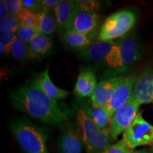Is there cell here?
Segmentation results:
<instances>
[{
	"mask_svg": "<svg viewBox=\"0 0 153 153\" xmlns=\"http://www.w3.org/2000/svg\"><path fill=\"white\" fill-rule=\"evenodd\" d=\"M10 99L15 109L47 125H60L68 120L69 112L48 97L36 80L15 89L10 94Z\"/></svg>",
	"mask_w": 153,
	"mask_h": 153,
	"instance_id": "obj_1",
	"label": "cell"
},
{
	"mask_svg": "<svg viewBox=\"0 0 153 153\" xmlns=\"http://www.w3.org/2000/svg\"><path fill=\"white\" fill-rule=\"evenodd\" d=\"M9 128L24 153H49L46 133L27 118L11 120Z\"/></svg>",
	"mask_w": 153,
	"mask_h": 153,
	"instance_id": "obj_2",
	"label": "cell"
},
{
	"mask_svg": "<svg viewBox=\"0 0 153 153\" xmlns=\"http://www.w3.org/2000/svg\"><path fill=\"white\" fill-rule=\"evenodd\" d=\"M82 60L94 65L108 69V78L118 76L120 68L119 45L118 41H97L80 55Z\"/></svg>",
	"mask_w": 153,
	"mask_h": 153,
	"instance_id": "obj_3",
	"label": "cell"
},
{
	"mask_svg": "<svg viewBox=\"0 0 153 153\" xmlns=\"http://www.w3.org/2000/svg\"><path fill=\"white\" fill-rule=\"evenodd\" d=\"M76 122L87 153H101L111 145L109 135L99 128L89 116L87 109L79 108L77 111Z\"/></svg>",
	"mask_w": 153,
	"mask_h": 153,
	"instance_id": "obj_4",
	"label": "cell"
},
{
	"mask_svg": "<svg viewBox=\"0 0 153 153\" xmlns=\"http://www.w3.org/2000/svg\"><path fill=\"white\" fill-rule=\"evenodd\" d=\"M136 15L128 9L118 11L105 19L98 33V41H114L123 38L136 22Z\"/></svg>",
	"mask_w": 153,
	"mask_h": 153,
	"instance_id": "obj_5",
	"label": "cell"
},
{
	"mask_svg": "<svg viewBox=\"0 0 153 153\" xmlns=\"http://www.w3.org/2000/svg\"><path fill=\"white\" fill-rule=\"evenodd\" d=\"M122 140L133 150L138 147L152 145L153 125L143 118L142 112H138L131 125L123 133Z\"/></svg>",
	"mask_w": 153,
	"mask_h": 153,
	"instance_id": "obj_6",
	"label": "cell"
},
{
	"mask_svg": "<svg viewBox=\"0 0 153 153\" xmlns=\"http://www.w3.org/2000/svg\"><path fill=\"white\" fill-rule=\"evenodd\" d=\"M140 106L133 93L129 100L116 111L114 114L111 124L109 136L111 141H116L120 134L123 133L131 125L138 113Z\"/></svg>",
	"mask_w": 153,
	"mask_h": 153,
	"instance_id": "obj_7",
	"label": "cell"
},
{
	"mask_svg": "<svg viewBox=\"0 0 153 153\" xmlns=\"http://www.w3.org/2000/svg\"><path fill=\"white\" fill-rule=\"evenodd\" d=\"M120 51V68L118 76L125 73L143 55V48L135 33L126 35L118 41Z\"/></svg>",
	"mask_w": 153,
	"mask_h": 153,
	"instance_id": "obj_8",
	"label": "cell"
},
{
	"mask_svg": "<svg viewBox=\"0 0 153 153\" xmlns=\"http://www.w3.org/2000/svg\"><path fill=\"white\" fill-rule=\"evenodd\" d=\"M99 22L100 17L97 12L86 9L76 4L66 30H72L82 33H91L97 31Z\"/></svg>",
	"mask_w": 153,
	"mask_h": 153,
	"instance_id": "obj_9",
	"label": "cell"
},
{
	"mask_svg": "<svg viewBox=\"0 0 153 153\" xmlns=\"http://www.w3.org/2000/svg\"><path fill=\"white\" fill-rule=\"evenodd\" d=\"M133 93L140 105L153 104V68L143 69L135 79Z\"/></svg>",
	"mask_w": 153,
	"mask_h": 153,
	"instance_id": "obj_10",
	"label": "cell"
},
{
	"mask_svg": "<svg viewBox=\"0 0 153 153\" xmlns=\"http://www.w3.org/2000/svg\"><path fill=\"white\" fill-rule=\"evenodd\" d=\"M135 82L133 76H122L109 103L105 106L112 116L118 108L129 100L133 91Z\"/></svg>",
	"mask_w": 153,
	"mask_h": 153,
	"instance_id": "obj_11",
	"label": "cell"
},
{
	"mask_svg": "<svg viewBox=\"0 0 153 153\" xmlns=\"http://www.w3.org/2000/svg\"><path fill=\"white\" fill-rule=\"evenodd\" d=\"M85 148L79 127L70 125L61 133L58 139L60 153H82Z\"/></svg>",
	"mask_w": 153,
	"mask_h": 153,
	"instance_id": "obj_12",
	"label": "cell"
},
{
	"mask_svg": "<svg viewBox=\"0 0 153 153\" xmlns=\"http://www.w3.org/2000/svg\"><path fill=\"white\" fill-rule=\"evenodd\" d=\"M121 77L122 75L107 78L99 82L91 97V106H106Z\"/></svg>",
	"mask_w": 153,
	"mask_h": 153,
	"instance_id": "obj_13",
	"label": "cell"
},
{
	"mask_svg": "<svg viewBox=\"0 0 153 153\" xmlns=\"http://www.w3.org/2000/svg\"><path fill=\"white\" fill-rule=\"evenodd\" d=\"M98 38L97 32L91 33H82L68 30L63 33L62 41L69 49L85 52L94 44L96 38Z\"/></svg>",
	"mask_w": 153,
	"mask_h": 153,
	"instance_id": "obj_14",
	"label": "cell"
},
{
	"mask_svg": "<svg viewBox=\"0 0 153 153\" xmlns=\"http://www.w3.org/2000/svg\"><path fill=\"white\" fill-rule=\"evenodd\" d=\"M97 76L91 69L80 71L74 88V94L79 98L91 97L97 85Z\"/></svg>",
	"mask_w": 153,
	"mask_h": 153,
	"instance_id": "obj_15",
	"label": "cell"
},
{
	"mask_svg": "<svg viewBox=\"0 0 153 153\" xmlns=\"http://www.w3.org/2000/svg\"><path fill=\"white\" fill-rule=\"evenodd\" d=\"M35 80L41 90L53 100H62L67 98L70 94V91L60 89V87L54 85L50 77L48 67H47L44 71L38 74Z\"/></svg>",
	"mask_w": 153,
	"mask_h": 153,
	"instance_id": "obj_16",
	"label": "cell"
},
{
	"mask_svg": "<svg viewBox=\"0 0 153 153\" xmlns=\"http://www.w3.org/2000/svg\"><path fill=\"white\" fill-rule=\"evenodd\" d=\"M76 4L75 1L60 0V3L55 8L54 12L59 33H64L66 31V27L70 22Z\"/></svg>",
	"mask_w": 153,
	"mask_h": 153,
	"instance_id": "obj_17",
	"label": "cell"
},
{
	"mask_svg": "<svg viewBox=\"0 0 153 153\" xmlns=\"http://www.w3.org/2000/svg\"><path fill=\"white\" fill-rule=\"evenodd\" d=\"M87 111L96 125L101 131L109 135L113 116L105 106H91Z\"/></svg>",
	"mask_w": 153,
	"mask_h": 153,
	"instance_id": "obj_18",
	"label": "cell"
},
{
	"mask_svg": "<svg viewBox=\"0 0 153 153\" xmlns=\"http://www.w3.org/2000/svg\"><path fill=\"white\" fill-rule=\"evenodd\" d=\"M38 14V29L41 34L51 36L57 29L56 17L54 10L42 9Z\"/></svg>",
	"mask_w": 153,
	"mask_h": 153,
	"instance_id": "obj_19",
	"label": "cell"
},
{
	"mask_svg": "<svg viewBox=\"0 0 153 153\" xmlns=\"http://www.w3.org/2000/svg\"><path fill=\"white\" fill-rule=\"evenodd\" d=\"M10 54L14 58L21 61L41 60V57L32 51L28 44L24 43L17 36L11 44Z\"/></svg>",
	"mask_w": 153,
	"mask_h": 153,
	"instance_id": "obj_20",
	"label": "cell"
},
{
	"mask_svg": "<svg viewBox=\"0 0 153 153\" xmlns=\"http://www.w3.org/2000/svg\"><path fill=\"white\" fill-rule=\"evenodd\" d=\"M30 48L38 57L47 55L51 51L53 47V41L49 36L40 34L28 44Z\"/></svg>",
	"mask_w": 153,
	"mask_h": 153,
	"instance_id": "obj_21",
	"label": "cell"
},
{
	"mask_svg": "<svg viewBox=\"0 0 153 153\" xmlns=\"http://www.w3.org/2000/svg\"><path fill=\"white\" fill-rule=\"evenodd\" d=\"M17 17L20 22V25L26 27L38 28L39 19L38 14H34L31 11L23 8Z\"/></svg>",
	"mask_w": 153,
	"mask_h": 153,
	"instance_id": "obj_22",
	"label": "cell"
},
{
	"mask_svg": "<svg viewBox=\"0 0 153 153\" xmlns=\"http://www.w3.org/2000/svg\"><path fill=\"white\" fill-rule=\"evenodd\" d=\"M38 28L32 27H26L20 25L16 30V36L21 41L26 44H29L33 39L40 35Z\"/></svg>",
	"mask_w": 153,
	"mask_h": 153,
	"instance_id": "obj_23",
	"label": "cell"
},
{
	"mask_svg": "<svg viewBox=\"0 0 153 153\" xmlns=\"http://www.w3.org/2000/svg\"><path fill=\"white\" fill-rule=\"evenodd\" d=\"M20 26L18 17L8 14L5 18L0 21V33L7 31L16 32Z\"/></svg>",
	"mask_w": 153,
	"mask_h": 153,
	"instance_id": "obj_24",
	"label": "cell"
},
{
	"mask_svg": "<svg viewBox=\"0 0 153 153\" xmlns=\"http://www.w3.org/2000/svg\"><path fill=\"white\" fill-rule=\"evenodd\" d=\"M133 151L130 149L121 139L115 144L110 145L101 153H133Z\"/></svg>",
	"mask_w": 153,
	"mask_h": 153,
	"instance_id": "obj_25",
	"label": "cell"
},
{
	"mask_svg": "<svg viewBox=\"0 0 153 153\" xmlns=\"http://www.w3.org/2000/svg\"><path fill=\"white\" fill-rule=\"evenodd\" d=\"M7 12L12 16H18L23 9L22 0H4Z\"/></svg>",
	"mask_w": 153,
	"mask_h": 153,
	"instance_id": "obj_26",
	"label": "cell"
},
{
	"mask_svg": "<svg viewBox=\"0 0 153 153\" xmlns=\"http://www.w3.org/2000/svg\"><path fill=\"white\" fill-rule=\"evenodd\" d=\"M23 8L34 14H39L42 11V0H22Z\"/></svg>",
	"mask_w": 153,
	"mask_h": 153,
	"instance_id": "obj_27",
	"label": "cell"
},
{
	"mask_svg": "<svg viewBox=\"0 0 153 153\" xmlns=\"http://www.w3.org/2000/svg\"><path fill=\"white\" fill-rule=\"evenodd\" d=\"M76 4H79L81 7L88 10H90L94 12H96L100 9L101 2L95 0H78L75 1Z\"/></svg>",
	"mask_w": 153,
	"mask_h": 153,
	"instance_id": "obj_28",
	"label": "cell"
},
{
	"mask_svg": "<svg viewBox=\"0 0 153 153\" xmlns=\"http://www.w3.org/2000/svg\"><path fill=\"white\" fill-rule=\"evenodd\" d=\"M16 37V32L14 31H7L0 33V43H3L4 45L11 50V44L14 42Z\"/></svg>",
	"mask_w": 153,
	"mask_h": 153,
	"instance_id": "obj_29",
	"label": "cell"
},
{
	"mask_svg": "<svg viewBox=\"0 0 153 153\" xmlns=\"http://www.w3.org/2000/svg\"><path fill=\"white\" fill-rule=\"evenodd\" d=\"M60 3L59 0H42V9L54 10L55 7Z\"/></svg>",
	"mask_w": 153,
	"mask_h": 153,
	"instance_id": "obj_30",
	"label": "cell"
},
{
	"mask_svg": "<svg viewBox=\"0 0 153 153\" xmlns=\"http://www.w3.org/2000/svg\"><path fill=\"white\" fill-rule=\"evenodd\" d=\"M7 10L4 4V0L0 1V19H3L7 16Z\"/></svg>",
	"mask_w": 153,
	"mask_h": 153,
	"instance_id": "obj_31",
	"label": "cell"
},
{
	"mask_svg": "<svg viewBox=\"0 0 153 153\" xmlns=\"http://www.w3.org/2000/svg\"><path fill=\"white\" fill-rule=\"evenodd\" d=\"M10 51L11 50L4 45L3 43H0V53H1V55L10 54Z\"/></svg>",
	"mask_w": 153,
	"mask_h": 153,
	"instance_id": "obj_32",
	"label": "cell"
},
{
	"mask_svg": "<svg viewBox=\"0 0 153 153\" xmlns=\"http://www.w3.org/2000/svg\"><path fill=\"white\" fill-rule=\"evenodd\" d=\"M133 153H150V151H148L145 149H142V150H134Z\"/></svg>",
	"mask_w": 153,
	"mask_h": 153,
	"instance_id": "obj_33",
	"label": "cell"
},
{
	"mask_svg": "<svg viewBox=\"0 0 153 153\" xmlns=\"http://www.w3.org/2000/svg\"><path fill=\"white\" fill-rule=\"evenodd\" d=\"M150 153H153V145L151 146L150 150Z\"/></svg>",
	"mask_w": 153,
	"mask_h": 153,
	"instance_id": "obj_34",
	"label": "cell"
}]
</instances>
